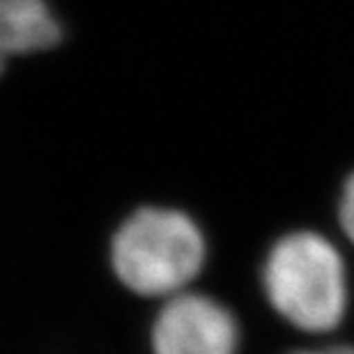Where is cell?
I'll list each match as a JSON object with an SVG mask.
<instances>
[{
  "mask_svg": "<svg viewBox=\"0 0 354 354\" xmlns=\"http://www.w3.org/2000/svg\"><path fill=\"white\" fill-rule=\"evenodd\" d=\"M269 306L306 334H329L348 313V269L334 242L315 230L276 239L263 263Z\"/></svg>",
  "mask_w": 354,
  "mask_h": 354,
  "instance_id": "6da1fadb",
  "label": "cell"
},
{
  "mask_svg": "<svg viewBox=\"0 0 354 354\" xmlns=\"http://www.w3.org/2000/svg\"><path fill=\"white\" fill-rule=\"evenodd\" d=\"M207 263V239L187 212L140 207L111 239V267L140 297L180 295Z\"/></svg>",
  "mask_w": 354,
  "mask_h": 354,
  "instance_id": "7a4b0ae2",
  "label": "cell"
},
{
  "mask_svg": "<svg viewBox=\"0 0 354 354\" xmlns=\"http://www.w3.org/2000/svg\"><path fill=\"white\" fill-rule=\"evenodd\" d=\"M239 341L235 313L207 295H173L152 324L154 354H239Z\"/></svg>",
  "mask_w": 354,
  "mask_h": 354,
  "instance_id": "3957f363",
  "label": "cell"
},
{
  "mask_svg": "<svg viewBox=\"0 0 354 354\" xmlns=\"http://www.w3.org/2000/svg\"><path fill=\"white\" fill-rule=\"evenodd\" d=\"M62 24L46 0H0V62L41 53L62 41Z\"/></svg>",
  "mask_w": 354,
  "mask_h": 354,
  "instance_id": "277c9868",
  "label": "cell"
},
{
  "mask_svg": "<svg viewBox=\"0 0 354 354\" xmlns=\"http://www.w3.org/2000/svg\"><path fill=\"white\" fill-rule=\"evenodd\" d=\"M338 223L343 235L354 244V173L345 180L338 198Z\"/></svg>",
  "mask_w": 354,
  "mask_h": 354,
  "instance_id": "5b68a950",
  "label": "cell"
},
{
  "mask_svg": "<svg viewBox=\"0 0 354 354\" xmlns=\"http://www.w3.org/2000/svg\"><path fill=\"white\" fill-rule=\"evenodd\" d=\"M292 354H354V345L336 343V345H324V348H313V350H297Z\"/></svg>",
  "mask_w": 354,
  "mask_h": 354,
  "instance_id": "8992f818",
  "label": "cell"
},
{
  "mask_svg": "<svg viewBox=\"0 0 354 354\" xmlns=\"http://www.w3.org/2000/svg\"><path fill=\"white\" fill-rule=\"evenodd\" d=\"M3 72H5V62H0V76H3Z\"/></svg>",
  "mask_w": 354,
  "mask_h": 354,
  "instance_id": "52a82bcc",
  "label": "cell"
}]
</instances>
